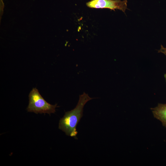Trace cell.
<instances>
[{"mask_svg":"<svg viewBox=\"0 0 166 166\" xmlns=\"http://www.w3.org/2000/svg\"><path fill=\"white\" fill-rule=\"evenodd\" d=\"M94 98L90 97L85 92L80 95L76 107L71 111L66 112L64 117L60 119L59 128L64 132L66 135L77 138L76 127L82 117L84 105L87 102Z\"/></svg>","mask_w":166,"mask_h":166,"instance_id":"cell-1","label":"cell"},{"mask_svg":"<svg viewBox=\"0 0 166 166\" xmlns=\"http://www.w3.org/2000/svg\"><path fill=\"white\" fill-rule=\"evenodd\" d=\"M29 103L27 108L29 112L36 113H54L57 104L52 105L47 102L40 94L36 88H33L29 95Z\"/></svg>","mask_w":166,"mask_h":166,"instance_id":"cell-2","label":"cell"},{"mask_svg":"<svg viewBox=\"0 0 166 166\" xmlns=\"http://www.w3.org/2000/svg\"><path fill=\"white\" fill-rule=\"evenodd\" d=\"M151 109L154 117L160 121L163 125L166 127V104H159L156 107Z\"/></svg>","mask_w":166,"mask_h":166,"instance_id":"cell-4","label":"cell"},{"mask_svg":"<svg viewBox=\"0 0 166 166\" xmlns=\"http://www.w3.org/2000/svg\"><path fill=\"white\" fill-rule=\"evenodd\" d=\"M158 52L162 53L166 56V48H164L162 45H161V48ZM164 76L166 81V74H164Z\"/></svg>","mask_w":166,"mask_h":166,"instance_id":"cell-5","label":"cell"},{"mask_svg":"<svg viewBox=\"0 0 166 166\" xmlns=\"http://www.w3.org/2000/svg\"><path fill=\"white\" fill-rule=\"evenodd\" d=\"M127 0H91L86 3L87 6L95 9H108L115 11L119 10L125 13L127 9Z\"/></svg>","mask_w":166,"mask_h":166,"instance_id":"cell-3","label":"cell"}]
</instances>
